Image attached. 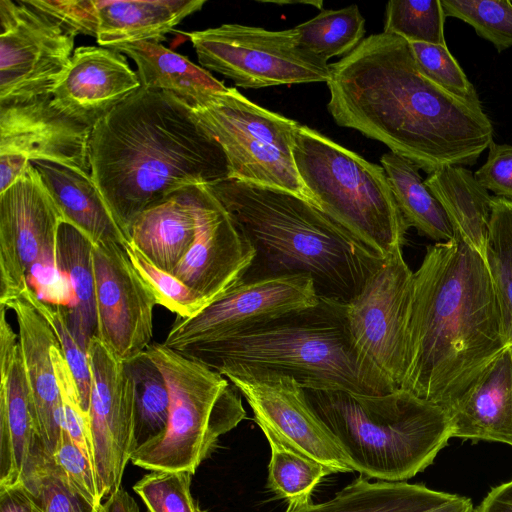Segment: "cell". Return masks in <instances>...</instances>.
Instances as JSON below:
<instances>
[{"mask_svg":"<svg viewBox=\"0 0 512 512\" xmlns=\"http://www.w3.org/2000/svg\"><path fill=\"white\" fill-rule=\"evenodd\" d=\"M327 109L335 123L386 145L430 174L474 165L493 141L482 106L443 89L420 69L410 42L381 32L330 65Z\"/></svg>","mask_w":512,"mask_h":512,"instance_id":"6da1fadb","label":"cell"},{"mask_svg":"<svg viewBox=\"0 0 512 512\" xmlns=\"http://www.w3.org/2000/svg\"><path fill=\"white\" fill-rule=\"evenodd\" d=\"M511 345L485 258L458 236L429 245L414 272L400 388L448 410Z\"/></svg>","mask_w":512,"mask_h":512,"instance_id":"7a4b0ae2","label":"cell"},{"mask_svg":"<svg viewBox=\"0 0 512 512\" xmlns=\"http://www.w3.org/2000/svg\"><path fill=\"white\" fill-rule=\"evenodd\" d=\"M89 163L126 237L152 205L189 186L230 177L221 145L194 109L171 93L142 87L92 127Z\"/></svg>","mask_w":512,"mask_h":512,"instance_id":"3957f363","label":"cell"},{"mask_svg":"<svg viewBox=\"0 0 512 512\" xmlns=\"http://www.w3.org/2000/svg\"><path fill=\"white\" fill-rule=\"evenodd\" d=\"M206 186L254 250L241 281L308 275L319 297L348 303L385 258L302 196L232 177Z\"/></svg>","mask_w":512,"mask_h":512,"instance_id":"277c9868","label":"cell"},{"mask_svg":"<svg viewBox=\"0 0 512 512\" xmlns=\"http://www.w3.org/2000/svg\"><path fill=\"white\" fill-rule=\"evenodd\" d=\"M179 354L219 372L246 368L293 378L304 390L382 395L398 388L356 347L346 303L327 298Z\"/></svg>","mask_w":512,"mask_h":512,"instance_id":"5b68a950","label":"cell"},{"mask_svg":"<svg viewBox=\"0 0 512 512\" xmlns=\"http://www.w3.org/2000/svg\"><path fill=\"white\" fill-rule=\"evenodd\" d=\"M305 393L354 471L367 479L406 481L430 466L451 438L448 411L400 387L382 395Z\"/></svg>","mask_w":512,"mask_h":512,"instance_id":"8992f818","label":"cell"},{"mask_svg":"<svg viewBox=\"0 0 512 512\" xmlns=\"http://www.w3.org/2000/svg\"><path fill=\"white\" fill-rule=\"evenodd\" d=\"M293 156L310 201L383 257L409 229L384 168L318 131L298 126Z\"/></svg>","mask_w":512,"mask_h":512,"instance_id":"52a82bcc","label":"cell"},{"mask_svg":"<svg viewBox=\"0 0 512 512\" xmlns=\"http://www.w3.org/2000/svg\"><path fill=\"white\" fill-rule=\"evenodd\" d=\"M170 391L165 432L136 450L131 461L141 468L195 473L219 438L246 418L241 394L222 374L163 343L146 349Z\"/></svg>","mask_w":512,"mask_h":512,"instance_id":"ba28073f","label":"cell"},{"mask_svg":"<svg viewBox=\"0 0 512 512\" xmlns=\"http://www.w3.org/2000/svg\"><path fill=\"white\" fill-rule=\"evenodd\" d=\"M64 220L30 162L24 174L0 192V306L32 287L39 298L63 306L65 288L57 267V238Z\"/></svg>","mask_w":512,"mask_h":512,"instance_id":"9c48e42d","label":"cell"},{"mask_svg":"<svg viewBox=\"0 0 512 512\" xmlns=\"http://www.w3.org/2000/svg\"><path fill=\"white\" fill-rule=\"evenodd\" d=\"M221 145L230 177L289 191L310 201L294 161L297 122L231 88L194 109Z\"/></svg>","mask_w":512,"mask_h":512,"instance_id":"30bf717a","label":"cell"},{"mask_svg":"<svg viewBox=\"0 0 512 512\" xmlns=\"http://www.w3.org/2000/svg\"><path fill=\"white\" fill-rule=\"evenodd\" d=\"M200 65L237 87L327 82L330 65L303 48L294 28L272 31L242 24L186 33Z\"/></svg>","mask_w":512,"mask_h":512,"instance_id":"8fae6325","label":"cell"},{"mask_svg":"<svg viewBox=\"0 0 512 512\" xmlns=\"http://www.w3.org/2000/svg\"><path fill=\"white\" fill-rule=\"evenodd\" d=\"M75 35L29 0H0V106L51 96Z\"/></svg>","mask_w":512,"mask_h":512,"instance_id":"7c38bea8","label":"cell"},{"mask_svg":"<svg viewBox=\"0 0 512 512\" xmlns=\"http://www.w3.org/2000/svg\"><path fill=\"white\" fill-rule=\"evenodd\" d=\"M413 281L403 246H397L346 303L354 344L396 387L406 371Z\"/></svg>","mask_w":512,"mask_h":512,"instance_id":"4fadbf2b","label":"cell"},{"mask_svg":"<svg viewBox=\"0 0 512 512\" xmlns=\"http://www.w3.org/2000/svg\"><path fill=\"white\" fill-rule=\"evenodd\" d=\"M222 375L245 398L262 431L272 433L333 473L354 471L334 435L310 406L305 390L293 378L246 368L230 369Z\"/></svg>","mask_w":512,"mask_h":512,"instance_id":"5bb4252c","label":"cell"},{"mask_svg":"<svg viewBox=\"0 0 512 512\" xmlns=\"http://www.w3.org/2000/svg\"><path fill=\"white\" fill-rule=\"evenodd\" d=\"M319 298L308 275L241 281L194 317L177 316L163 345L178 351L190 345L218 341L314 305Z\"/></svg>","mask_w":512,"mask_h":512,"instance_id":"9a60e30c","label":"cell"},{"mask_svg":"<svg viewBox=\"0 0 512 512\" xmlns=\"http://www.w3.org/2000/svg\"><path fill=\"white\" fill-rule=\"evenodd\" d=\"M92 385L87 425L100 499L121 487L133 454L134 390L123 361L96 336L88 346Z\"/></svg>","mask_w":512,"mask_h":512,"instance_id":"2e32d148","label":"cell"},{"mask_svg":"<svg viewBox=\"0 0 512 512\" xmlns=\"http://www.w3.org/2000/svg\"><path fill=\"white\" fill-rule=\"evenodd\" d=\"M97 338L121 361L144 352L153 337L157 305L134 269L125 247L93 246Z\"/></svg>","mask_w":512,"mask_h":512,"instance_id":"e0dca14e","label":"cell"},{"mask_svg":"<svg viewBox=\"0 0 512 512\" xmlns=\"http://www.w3.org/2000/svg\"><path fill=\"white\" fill-rule=\"evenodd\" d=\"M36 8L60 21L75 36L95 37L102 47L157 41L206 0H31Z\"/></svg>","mask_w":512,"mask_h":512,"instance_id":"ac0fdd59","label":"cell"},{"mask_svg":"<svg viewBox=\"0 0 512 512\" xmlns=\"http://www.w3.org/2000/svg\"><path fill=\"white\" fill-rule=\"evenodd\" d=\"M194 241L174 275L207 306L241 282L254 250L206 185L193 186Z\"/></svg>","mask_w":512,"mask_h":512,"instance_id":"d6986e66","label":"cell"},{"mask_svg":"<svg viewBox=\"0 0 512 512\" xmlns=\"http://www.w3.org/2000/svg\"><path fill=\"white\" fill-rule=\"evenodd\" d=\"M0 487L23 480L40 462L52 458L38 437L19 335L0 306Z\"/></svg>","mask_w":512,"mask_h":512,"instance_id":"ffe728a7","label":"cell"},{"mask_svg":"<svg viewBox=\"0 0 512 512\" xmlns=\"http://www.w3.org/2000/svg\"><path fill=\"white\" fill-rule=\"evenodd\" d=\"M92 127L59 110L51 96L0 106V154L48 161L90 175Z\"/></svg>","mask_w":512,"mask_h":512,"instance_id":"44dd1931","label":"cell"},{"mask_svg":"<svg viewBox=\"0 0 512 512\" xmlns=\"http://www.w3.org/2000/svg\"><path fill=\"white\" fill-rule=\"evenodd\" d=\"M140 88L138 74L124 54L109 47L80 46L51 100L69 117L93 127Z\"/></svg>","mask_w":512,"mask_h":512,"instance_id":"7402d4cb","label":"cell"},{"mask_svg":"<svg viewBox=\"0 0 512 512\" xmlns=\"http://www.w3.org/2000/svg\"><path fill=\"white\" fill-rule=\"evenodd\" d=\"M14 312L19 329L26 380L33 404L38 437L53 458L63 431V402L50 350L58 338L39 311L24 297L5 306Z\"/></svg>","mask_w":512,"mask_h":512,"instance_id":"603a6c76","label":"cell"},{"mask_svg":"<svg viewBox=\"0 0 512 512\" xmlns=\"http://www.w3.org/2000/svg\"><path fill=\"white\" fill-rule=\"evenodd\" d=\"M451 438L512 446V348L505 349L448 410Z\"/></svg>","mask_w":512,"mask_h":512,"instance_id":"cb8c5ba5","label":"cell"},{"mask_svg":"<svg viewBox=\"0 0 512 512\" xmlns=\"http://www.w3.org/2000/svg\"><path fill=\"white\" fill-rule=\"evenodd\" d=\"M195 233L193 186H189L140 213L127 238L154 265L174 274Z\"/></svg>","mask_w":512,"mask_h":512,"instance_id":"d4e9b609","label":"cell"},{"mask_svg":"<svg viewBox=\"0 0 512 512\" xmlns=\"http://www.w3.org/2000/svg\"><path fill=\"white\" fill-rule=\"evenodd\" d=\"M64 220L83 232L94 244L128 243L90 175L71 167L31 162Z\"/></svg>","mask_w":512,"mask_h":512,"instance_id":"484cf974","label":"cell"},{"mask_svg":"<svg viewBox=\"0 0 512 512\" xmlns=\"http://www.w3.org/2000/svg\"><path fill=\"white\" fill-rule=\"evenodd\" d=\"M111 48L136 64L142 88L171 93L193 109L229 89L208 70L161 42L142 41Z\"/></svg>","mask_w":512,"mask_h":512,"instance_id":"4316f807","label":"cell"},{"mask_svg":"<svg viewBox=\"0 0 512 512\" xmlns=\"http://www.w3.org/2000/svg\"><path fill=\"white\" fill-rule=\"evenodd\" d=\"M94 243L78 228L63 220L57 238V267L65 288L61 307L66 324L86 351L97 336Z\"/></svg>","mask_w":512,"mask_h":512,"instance_id":"83f0119b","label":"cell"},{"mask_svg":"<svg viewBox=\"0 0 512 512\" xmlns=\"http://www.w3.org/2000/svg\"><path fill=\"white\" fill-rule=\"evenodd\" d=\"M460 237L485 258L492 197L463 166H446L424 180Z\"/></svg>","mask_w":512,"mask_h":512,"instance_id":"f1b7e54d","label":"cell"},{"mask_svg":"<svg viewBox=\"0 0 512 512\" xmlns=\"http://www.w3.org/2000/svg\"><path fill=\"white\" fill-rule=\"evenodd\" d=\"M454 497L422 484L370 482L360 476L326 502L287 507L286 512H425Z\"/></svg>","mask_w":512,"mask_h":512,"instance_id":"f546056e","label":"cell"},{"mask_svg":"<svg viewBox=\"0 0 512 512\" xmlns=\"http://www.w3.org/2000/svg\"><path fill=\"white\" fill-rule=\"evenodd\" d=\"M394 198L407 225L435 242L449 241L454 231L438 200L422 179L419 168L393 152L381 156Z\"/></svg>","mask_w":512,"mask_h":512,"instance_id":"4dcf8cb0","label":"cell"},{"mask_svg":"<svg viewBox=\"0 0 512 512\" xmlns=\"http://www.w3.org/2000/svg\"><path fill=\"white\" fill-rule=\"evenodd\" d=\"M123 363L134 390V453L165 432L170 391L163 373L146 350Z\"/></svg>","mask_w":512,"mask_h":512,"instance_id":"1f68e13d","label":"cell"},{"mask_svg":"<svg viewBox=\"0 0 512 512\" xmlns=\"http://www.w3.org/2000/svg\"><path fill=\"white\" fill-rule=\"evenodd\" d=\"M271 449L267 486L288 507L311 503L316 486L333 471L321 462L291 448L275 435L262 431Z\"/></svg>","mask_w":512,"mask_h":512,"instance_id":"d6a6232c","label":"cell"},{"mask_svg":"<svg viewBox=\"0 0 512 512\" xmlns=\"http://www.w3.org/2000/svg\"><path fill=\"white\" fill-rule=\"evenodd\" d=\"M300 45L328 62L346 56L363 40L365 19L356 4L337 9H323L312 19L294 27Z\"/></svg>","mask_w":512,"mask_h":512,"instance_id":"836d02e7","label":"cell"},{"mask_svg":"<svg viewBox=\"0 0 512 512\" xmlns=\"http://www.w3.org/2000/svg\"><path fill=\"white\" fill-rule=\"evenodd\" d=\"M485 260L512 338V200L492 197Z\"/></svg>","mask_w":512,"mask_h":512,"instance_id":"e575fe53","label":"cell"},{"mask_svg":"<svg viewBox=\"0 0 512 512\" xmlns=\"http://www.w3.org/2000/svg\"><path fill=\"white\" fill-rule=\"evenodd\" d=\"M445 16L441 0H391L386 5L383 32L410 43L446 45Z\"/></svg>","mask_w":512,"mask_h":512,"instance_id":"d590c367","label":"cell"},{"mask_svg":"<svg viewBox=\"0 0 512 512\" xmlns=\"http://www.w3.org/2000/svg\"><path fill=\"white\" fill-rule=\"evenodd\" d=\"M125 250L157 305L182 318L194 317L207 307V303L185 283L174 274L154 265L132 243L128 242Z\"/></svg>","mask_w":512,"mask_h":512,"instance_id":"8d00e7d4","label":"cell"},{"mask_svg":"<svg viewBox=\"0 0 512 512\" xmlns=\"http://www.w3.org/2000/svg\"><path fill=\"white\" fill-rule=\"evenodd\" d=\"M446 16L458 18L491 42L498 52L512 47V2L509 0H441Z\"/></svg>","mask_w":512,"mask_h":512,"instance_id":"74e56055","label":"cell"},{"mask_svg":"<svg viewBox=\"0 0 512 512\" xmlns=\"http://www.w3.org/2000/svg\"><path fill=\"white\" fill-rule=\"evenodd\" d=\"M30 491L33 512H97L54 464L53 459L38 465L23 481Z\"/></svg>","mask_w":512,"mask_h":512,"instance_id":"f35d334b","label":"cell"},{"mask_svg":"<svg viewBox=\"0 0 512 512\" xmlns=\"http://www.w3.org/2000/svg\"><path fill=\"white\" fill-rule=\"evenodd\" d=\"M22 297L27 299L53 328L63 357L74 378L81 409L87 416L92 385L88 351L84 350L71 334L59 305L40 299L32 287L27 288Z\"/></svg>","mask_w":512,"mask_h":512,"instance_id":"ab89813d","label":"cell"},{"mask_svg":"<svg viewBox=\"0 0 512 512\" xmlns=\"http://www.w3.org/2000/svg\"><path fill=\"white\" fill-rule=\"evenodd\" d=\"M189 471L153 470L134 486L148 512H206L193 498Z\"/></svg>","mask_w":512,"mask_h":512,"instance_id":"60d3db41","label":"cell"},{"mask_svg":"<svg viewBox=\"0 0 512 512\" xmlns=\"http://www.w3.org/2000/svg\"><path fill=\"white\" fill-rule=\"evenodd\" d=\"M422 72L434 83L471 104L482 106L474 86L468 80L447 45L410 43Z\"/></svg>","mask_w":512,"mask_h":512,"instance_id":"b9f144b4","label":"cell"},{"mask_svg":"<svg viewBox=\"0 0 512 512\" xmlns=\"http://www.w3.org/2000/svg\"><path fill=\"white\" fill-rule=\"evenodd\" d=\"M54 464L68 481L94 505L102 503L90 456L63 430L60 443L53 455Z\"/></svg>","mask_w":512,"mask_h":512,"instance_id":"7bdbcfd3","label":"cell"},{"mask_svg":"<svg viewBox=\"0 0 512 512\" xmlns=\"http://www.w3.org/2000/svg\"><path fill=\"white\" fill-rule=\"evenodd\" d=\"M476 180L497 197L512 200V145L492 141L486 162L474 173Z\"/></svg>","mask_w":512,"mask_h":512,"instance_id":"ee69618b","label":"cell"},{"mask_svg":"<svg viewBox=\"0 0 512 512\" xmlns=\"http://www.w3.org/2000/svg\"><path fill=\"white\" fill-rule=\"evenodd\" d=\"M0 512H33L32 497L23 482L0 487Z\"/></svg>","mask_w":512,"mask_h":512,"instance_id":"f6af8a7d","label":"cell"},{"mask_svg":"<svg viewBox=\"0 0 512 512\" xmlns=\"http://www.w3.org/2000/svg\"><path fill=\"white\" fill-rule=\"evenodd\" d=\"M474 512H512V480L494 487Z\"/></svg>","mask_w":512,"mask_h":512,"instance_id":"bcb514c9","label":"cell"},{"mask_svg":"<svg viewBox=\"0 0 512 512\" xmlns=\"http://www.w3.org/2000/svg\"><path fill=\"white\" fill-rule=\"evenodd\" d=\"M29 161L11 154H0V192L12 186L26 171Z\"/></svg>","mask_w":512,"mask_h":512,"instance_id":"7dc6e473","label":"cell"},{"mask_svg":"<svg viewBox=\"0 0 512 512\" xmlns=\"http://www.w3.org/2000/svg\"><path fill=\"white\" fill-rule=\"evenodd\" d=\"M97 512H139V507L133 497L120 487L100 504Z\"/></svg>","mask_w":512,"mask_h":512,"instance_id":"c3c4849f","label":"cell"},{"mask_svg":"<svg viewBox=\"0 0 512 512\" xmlns=\"http://www.w3.org/2000/svg\"><path fill=\"white\" fill-rule=\"evenodd\" d=\"M472 501L464 496L455 495V497L446 503L434 507L425 512H474Z\"/></svg>","mask_w":512,"mask_h":512,"instance_id":"681fc988","label":"cell"},{"mask_svg":"<svg viewBox=\"0 0 512 512\" xmlns=\"http://www.w3.org/2000/svg\"><path fill=\"white\" fill-rule=\"evenodd\" d=\"M266 2L275 3V4H279V5H284V4H307V5H313L316 8L320 9L321 11L323 10V2L320 1V0H316V1H312V0H308V1H266Z\"/></svg>","mask_w":512,"mask_h":512,"instance_id":"f907efd6","label":"cell"},{"mask_svg":"<svg viewBox=\"0 0 512 512\" xmlns=\"http://www.w3.org/2000/svg\"><path fill=\"white\" fill-rule=\"evenodd\" d=\"M511 348H512V345H511Z\"/></svg>","mask_w":512,"mask_h":512,"instance_id":"816d5d0a","label":"cell"}]
</instances>
